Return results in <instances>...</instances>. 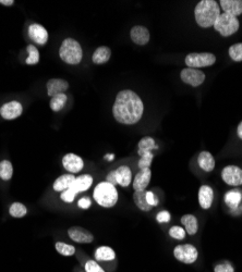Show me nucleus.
Returning <instances> with one entry per match:
<instances>
[{
	"instance_id": "nucleus-1",
	"label": "nucleus",
	"mask_w": 242,
	"mask_h": 272,
	"mask_svg": "<svg viewBox=\"0 0 242 272\" xmlns=\"http://www.w3.org/2000/svg\"><path fill=\"white\" fill-rule=\"evenodd\" d=\"M144 105L137 93L123 90L117 94L112 113L117 122L126 125L138 123L143 115Z\"/></svg>"
},
{
	"instance_id": "nucleus-2",
	"label": "nucleus",
	"mask_w": 242,
	"mask_h": 272,
	"mask_svg": "<svg viewBox=\"0 0 242 272\" xmlns=\"http://www.w3.org/2000/svg\"><path fill=\"white\" fill-rule=\"evenodd\" d=\"M219 15H221L219 4L214 0H202L194 9L196 23L203 29L214 26Z\"/></svg>"
},
{
	"instance_id": "nucleus-3",
	"label": "nucleus",
	"mask_w": 242,
	"mask_h": 272,
	"mask_svg": "<svg viewBox=\"0 0 242 272\" xmlns=\"http://www.w3.org/2000/svg\"><path fill=\"white\" fill-rule=\"evenodd\" d=\"M93 197L100 207L111 208L118 202V191L115 185L110 184L107 181L100 182L95 186L93 192Z\"/></svg>"
},
{
	"instance_id": "nucleus-4",
	"label": "nucleus",
	"mask_w": 242,
	"mask_h": 272,
	"mask_svg": "<svg viewBox=\"0 0 242 272\" xmlns=\"http://www.w3.org/2000/svg\"><path fill=\"white\" fill-rule=\"evenodd\" d=\"M59 55L60 59L66 63L71 65L79 64L83 58V51L80 43L70 37L66 38L59 48Z\"/></svg>"
},
{
	"instance_id": "nucleus-5",
	"label": "nucleus",
	"mask_w": 242,
	"mask_h": 272,
	"mask_svg": "<svg viewBox=\"0 0 242 272\" xmlns=\"http://www.w3.org/2000/svg\"><path fill=\"white\" fill-rule=\"evenodd\" d=\"M239 26L240 23L238 18L227 13H221L215 24H214V29L222 36L229 37L238 32Z\"/></svg>"
},
{
	"instance_id": "nucleus-6",
	"label": "nucleus",
	"mask_w": 242,
	"mask_h": 272,
	"mask_svg": "<svg viewBox=\"0 0 242 272\" xmlns=\"http://www.w3.org/2000/svg\"><path fill=\"white\" fill-rule=\"evenodd\" d=\"M184 62L188 68L200 69L213 65L216 62V57L211 53H192L185 57Z\"/></svg>"
},
{
	"instance_id": "nucleus-7",
	"label": "nucleus",
	"mask_w": 242,
	"mask_h": 272,
	"mask_svg": "<svg viewBox=\"0 0 242 272\" xmlns=\"http://www.w3.org/2000/svg\"><path fill=\"white\" fill-rule=\"evenodd\" d=\"M173 256L180 263L192 265L198 260L199 252L192 244H183V245H177L174 247Z\"/></svg>"
},
{
	"instance_id": "nucleus-8",
	"label": "nucleus",
	"mask_w": 242,
	"mask_h": 272,
	"mask_svg": "<svg viewBox=\"0 0 242 272\" xmlns=\"http://www.w3.org/2000/svg\"><path fill=\"white\" fill-rule=\"evenodd\" d=\"M180 77L185 84L190 86L198 87L203 84L205 81V74L204 72H202L199 69H192V68H185L180 73Z\"/></svg>"
},
{
	"instance_id": "nucleus-9",
	"label": "nucleus",
	"mask_w": 242,
	"mask_h": 272,
	"mask_svg": "<svg viewBox=\"0 0 242 272\" xmlns=\"http://www.w3.org/2000/svg\"><path fill=\"white\" fill-rule=\"evenodd\" d=\"M222 179L230 186L242 185V169L238 165H227L222 171Z\"/></svg>"
},
{
	"instance_id": "nucleus-10",
	"label": "nucleus",
	"mask_w": 242,
	"mask_h": 272,
	"mask_svg": "<svg viewBox=\"0 0 242 272\" xmlns=\"http://www.w3.org/2000/svg\"><path fill=\"white\" fill-rule=\"evenodd\" d=\"M23 112V106L18 101H11L3 104L0 108V115L4 120H15Z\"/></svg>"
},
{
	"instance_id": "nucleus-11",
	"label": "nucleus",
	"mask_w": 242,
	"mask_h": 272,
	"mask_svg": "<svg viewBox=\"0 0 242 272\" xmlns=\"http://www.w3.org/2000/svg\"><path fill=\"white\" fill-rule=\"evenodd\" d=\"M63 165L64 168L71 174L79 173L84 168V162L83 159L78 156L76 154L69 153L64 156L63 158Z\"/></svg>"
},
{
	"instance_id": "nucleus-12",
	"label": "nucleus",
	"mask_w": 242,
	"mask_h": 272,
	"mask_svg": "<svg viewBox=\"0 0 242 272\" xmlns=\"http://www.w3.org/2000/svg\"><path fill=\"white\" fill-rule=\"evenodd\" d=\"M68 235L73 242L79 244H89L94 241L92 233L82 226H71L68 230Z\"/></svg>"
},
{
	"instance_id": "nucleus-13",
	"label": "nucleus",
	"mask_w": 242,
	"mask_h": 272,
	"mask_svg": "<svg viewBox=\"0 0 242 272\" xmlns=\"http://www.w3.org/2000/svg\"><path fill=\"white\" fill-rule=\"evenodd\" d=\"M29 36L31 40L36 43L37 45H45L48 42V32L45 27L41 24L33 23L29 26Z\"/></svg>"
},
{
	"instance_id": "nucleus-14",
	"label": "nucleus",
	"mask_w": 242,
	"mask_h": 272,
	"mask_svg": "<svg viewBox=\"0 0 242 272\" xmlns=\"http://www.w3.org/2000/svg\"><path fill=\"white\" fill-rule=\"evenodd\" d=\"M151 177H152V171L150 168L140 169V171L137 173L132 183L134 192L145 191L146 187H148L150 184Z\"/></svg>"
},
{
	"instance_id": "nucleus-15",
	"label": "nucleus",
	"mask_w": 242,
	"mask_h": 272,
	"mask_svg": "<svg viewBox=\"0 0 242 272\" xmlns=\"http://www.w3.org/2000/svg\"><path fill=\"white\" fill-rule=\"evenodd\" d=\"M47 95L52 98L58 94H64L68 91L69 83L64 79H50L47 82Z\"/></svg>"
},
{
	"instance_id": "nucleus-16",
	"label": "nucleus",
	"mask_w": 242,
	"mask_h": 272,
	"mask_svg": "<svg viewBox=\"0 0 242 272\" xmlns=\"http://www.w3.org/2000/svg\"><path fill=\"white\" fill-rule=\"evenodd\" d=\"M130 37L134 44L140 46H144L150 42V32L142 25L133 26L130 32Z\"/></svg>"
},
{
	"instance_id": "nucleus-17",
	"label": "nucleus",
	"mask_w": 242,
	"mask_h": 272,
	"mask_svg": "<svg viewBox=\"0 0 242 272\" xmlns=\"http://www.w3.org/2000/svg\"><path fill=\"white\" fill-rule=\"evenodd\" d=\"M117 184L121 187H128L132 182V171L127 165H120L115 170Z\"/></svg>"
},
{
	"instance_id": "nucleus-18",
	"label": "nucleus",
	"mask_w": 242,
	"mask_h": 272,
	"mask_svg": "<svg viewBox=\"0 0 242 272\" xmlns=\"http://www.w3.org/2000/svg\"><path fill=\"white\" fill-rule=\"evenodd\" d=\"M199 204L200 206L207 210L212 207V204L214 201V191L211 186L202 185L199 190Z\"/></svg>"
},
{
	"instance_id": "nucleus-19",
	"label": "nucleus",
	"mask_w": 242,
	"mask_h": 272,
	"mask_svg": "<svg viewBox=\"0 0 242 272\" xmlns=\"http://www.w3.org/2000/svg\"><path fill=\"white\" fill-rule=\"evenodd\" d=\"M92 184H93L92 175L83 174V175L76 177V180H75V182H73V184L71 185L70 188L78 195L79 193H83V192H86L87 190H89V187L92 186Z\"/></svg>"
},
{
	"instance_id": "nucleus-20",
	"label": "nucleus",
	"mask_w": 242,
	"mask_h": 272,
	"mask_svg": "<svg viewBox=\"0 0 242 272\" xmlns=\"http://www.w3.org/2000/svg\"><path fill=\"white\" fill-rule=\"evenodd\" d=\"M219 3L224 13L234 15L236 18L242 14V0H221Z\"/></svg>"
},
{
	"instance_id": "nucleus-21",
	"label": "nucleus",
	"mask_w": 242,
	"mask_h": 272,
	"mask_svg": "<svg viewBox=\"0 0 242 272\" xmlns=\"http://www.w3.org/2000/svg\"><path fill=\"white\" fill-rule=\"evenodd\" d=\"M75 174H71V173H67V174H63L58 176L57 179H56V181L54 182V185H53V188L55 192H65L66 190H68V188L71 187V185L73 184V182H75L76 180Z\"/></svg>"
},
{
	"instance_id": "nucleus-22",
	"label": "nucleus",
	"mask_w": 242,
	"mask_h": 272,
	"mask_svg": "<svg viewBox=\"0 0 242 272\" xmlns=\"http://www.w3.org/2000/svg\"><path fill=\"white\" fill-rule=\"evenodd\" d=\"M94 257L97 263H108L116 259V253L110 246H99L94 252Z\"/></svg>"
},
{
	"instance_id": "nucleus-23",
	"label": "nucleus",
	"mask_w": 242,
	"mask_h": 272,
	"mask_svg": "<svg viewBox=\"0 0 242 272\" xmlns=\"http://www.w3.org/2000/svg\"><path fill=\"white\" fill-rule=\"evenodd\" d=\"M198 163L200 168L205 172H212L215 168V159L213 155L208 152L200 153L198 157Z\"/></svg>"
},
{
	"instance_id": "nucleus-24",
	"label": "nucleus",
	"mask_w": 242,
	"mask_h": 272,
	"mask_svg": "<svg viewBox=\"0 0 242 272\" xmlns=\"http://www.w3.org/2000/svg\"><path fill=\"white\" fill-rule=\"evenodd\" d=\"M181 223L184 226L185 232L189 235H195L199 230V222L195 216L193 215H184L181 217Z\"/></svg>"
},
{
	"instance_id": "nucleus-25",
	"label": "nucleus",
	"mask_w": 242,
	"mask_h": 272,
	"mask_svg": "<svg viewBox=\"0 0 242 272\" xmlns=\"http://www.w3.org/2000/svg\"><path fill=\"white\" fill-rule=\"evenodd\" d=\"M159 148V146L156 145V142L154 141L153 137L151 136H145L143 137L142 140H141L139 142V145H138V154L139 156H143V155L145 154H149V153H152L153 151H155V149Z\"/></svg>"
},
{
	"instance_id": "nucleus-26",
	"label": "nucleus",
	"mask_w": 242,
	"mask_h": 272,
	"mask_svg": "<svg viewBox=\"0 0 242 272\" xmlns=\"http://www.w3.org/2000/svg\"><path fill=\"white\" fill-rule=\"evenodd\" d=\"M111 57V51L109 47L100 46L94 52L92 55V61L95 64H104Z\"/></svg>"
},
{
	"instance_id": "nucleus-27",
	"label": "nucleus",
	"mask_w": 242,
	"mask_h": 272,
	"mask_svg": "<svg viewBox=\"0 0 242 272\" xmlns=\"http://www.w3.org/2000/svg\"><path fill=\"white\" fill-rule=\"evenodd\" d=\"M241 199H242V194L238 190L228 191L226 194H225V197H224L225 203H226L227 206L229 208H232L233 210L238 208Z\"/></svg>"
},
{
	"instance_id": "nucleus-28",
	"label": "nucleus",
	"mask_w": 242,
	"mask_h": 272,
	"mask_svg": "<svg viewBox=\"0 0 242 272\" xmlns=\"http://www.w3.org/2000/svg\"><path fill=\"white\" fill-rule=\"evenodd\" d=\"M133 201H134V204H136V206L144 213L151 212V210L153 209V207H152L151 205H149L148 201H146V191L134 192Z\"/></svg>"
},
{
	"instance_id": "nucleus-29",
	"label": "nucleus",
	"mask_w": 242,
	"mask_h": 272,
	"mask_svg": "<svg viewBox=\"0 0 242 272\" xmlns=\"http://www.w3.org/2000/svg\"><path fill=\"white\" fill-rule=\"evenodd\" d=\"M67 102H68V96H67L65 93L58 94V95H56L50 99L49 107L54 111V112H59V111L66 106Z\"/></svg>"
},
{
	"instance_id": "nucleus-30",
	"label": "nucleus",
	"mask_w": 242,
	"mask_h": 272,
	"mask_svg": "<svg viewBox=\"0 0 242 272\" xmlns=\"http://www.w3.org/2000/svg\"><path fill=\"white\" fill-rule=\"evenodd\" d=\"M13 175V166L9 160H2L0 163V179L2 181H10Z\"/></svg>"
},
{
	"instance_id": "nucleus-31",
	"label": "nucleus",
	"mask_w": 242,
	"mask_h": 272,
	"mask_svg": "<svg viewBox=\"0 0 242 272\" xmlns=\"http://www.w3.org/2000/svg\"><path fill=\"white\" fill-rule=\"evenodd\" d=\"M55 248L57 253L64 257H71L76 254V247L65 242H57L55 244Z\"/></svg>"
},
{
	"instance_id": "nucleus-32",
	"label": "nucleus",
	"mask_w": 242,
	"mask_h": 272,
	"mask_svg": "<svg viewBox=\"0 0 242 272\" xmlns=\"http://www.w3.org/2000/svg\"><path fill=\"white\" fill-rule=\"evenodd\" d=\"M9 214L13 218H23L27 214V208L24 204L15 202L9 208Z\"/></svg>"
},
{
	"instance_id": "nucleus-33",
	"label": "nucleus",
	"mask_w": 242,
	"mask_h": 272,
	"mask_svg": "<svg viewBox=\"0 0 242 272\" xmlns=\"http://www.w3.org/2000/svg\"><path fill=\"white\" fill-rule=\"evenodd\" d=\"M26 52L29 54V57L26 58L25 63L29 65H35L39 61V52L34 45H29L26 48Z\"/></svg>"
},
{
	"instance_id": "nucleus-34",
	"label": "nucleus",
	"mask_w": 242,
	"mask_h": 272,
	"mask_svg": "<svg viewBox=\"0 0 242 272\" xmlns=\"http://www.w3.org/2000/svg\"><path fill=\"white\" fill-rule=\"evenodd\" d=\"M229 57L236 62H241L242 61V43L235 44L229 48Z\"/></svg>"
},
{
	"instance_id": "nucleus-35",
	"label": "nucleus",
	"mask_w": 242,
	"mask_h": 272,
	"mask_svg": "<svg viewBox=\"0 0 242 272\" xmlns=\"http://www.w3.org/2000/svg\"><path fill=\"white\" fill-rule=\"evenodd\" d=\"M169 235L172 237L173 240H178V241H182L185 238V235H187V232L183 229V227L179 226V225H173L170 227L169 230Z\"/></svg>"
},
{
	"instance_id": "nucleus-36",
	"label": "nucleus",
	"mask_w": 242,
	"mask_h": 272,
	"mask_svg": "<svg viewBox=\"0 0 242 272\" xmlns=\"http://www.w3.org/2000/svg\"><path fill=\"white\" fill-rule=\"evenodd\" d=\"M85 272H106L95 259H89L84 265Z\"/></svg>"
},
{
	"instance_id": "nucleus-37",
	"label": "nucleus",
	"mask_w": 242,
	"mask_h": 272,
	"mask_svg": "<svg viewBox=\"0 0 242 272\" xmlns=\"http://www.w3.org/2000/svg\"><path fill=\"white\" fill-rule=\"evenodd\" d=\"M153 158H154L153 153H149V154L143 155V156H141L139 160V168L140 169L150 168L152 163H153Z\"/></svg>"
},
{
	"instance_id": "nucleus-38",
	"label": "nucleus",
	"mask_w": 242,
	"mask_h": 272,
	"mask_svg": "<svg viewBox=\"0 0 242 272\" xmlns=\"http://www.w3.org/2000/svg\"><path fill=\"white\" fill-rule=\"evenodd\" d=\"M214 272H235V268L232 263L222 262L216 264L214 267Z\"/></svg>"
},
{
	"instance_id": "nucleus-39",
	"label": "nucleus",
	"mask_w": 242,
	"mask_h": 272,
	"mask_svg": "<svg viewBox=\"0 0 242 272\" xmlns=\"http://www.w3.org/2000/svg\"><path fill=\"white\" fill-rule=\"evenodd\" d=\"M76 196H77V194L73 192L71 188H68V190H66L65 192L61 193V195H60V199L63 202L67 203V204H70L72 202H75V199H76Z\"/></svg>"
},
{
	"instance_id": "nucleus-40",
	"label": "nucleus",
	"mask_w": 242,
	"mask_h": 272,
	"mask_svg": "<svg viewBox=\"0 0 242 272\" xmlns=\"http://www.w3.org/2000/svg\"><path fill=\"white\" fill-rule=\"evenodd\" d=\"M171 216L170 213L167 212V210H162V212H160L156 216V220L160 222V223H168L170 221Z\"/></svg>"
},
{
	"instance_id": "nucleus-41",
	"label": "nucleus",
	"mask_w": 242,
	"mask_h": 272,
	"mask_svg": "<svg viewBox=\"0 0 242 272\" xmlns=\"http://www.w3.org/2000/svg\"><path fill=\"white\" fill-rule=\"evenodd\" d=\"M146 201H148L149 205H151L153 208L159 205V198L154 195V193L152 191L146 192Z\"/></svg>"
},
{
	"instance_id": "nucleus-42",
	"label": "nucleus",
	"mask_w": 242,
	"mask_h": 272,
	"mask_svg": "<svg viewBox=\"0 0 242 272\" xmlns=\"http://www.w3.org/2000/svg\"><path fill=\"white\" fill-rule=\"evenodd\" d=\"M78 206H79V208H81V209H88L89 207L92 206L91 199H89L88 197L80 198V199H79V202H78Z\"/></svg>"
},
{
	"instance_id": "nucleus-43",
	"label": "nucleus",
	"mask_w": 242,
	"mask_h": 272,
	"mask_svg": "<svg viewBox=\"0 0 242 272\" xmlns=\"http://www.w3.org/2000/svg\"><path fill=\"white\" fill-rule=\"evenodd\" d=\"M106 181L108 182V183H110V184H112V185H115V186L117 185V181H116V176H115V171L109 172L108 175H107Z\"/></svg>"
},
{
	"instance_id": "nucleus-44",
	"label": "nucleus",
	"mask_w": 242,
	"mask_h": 272,
	"mask_svg": "<svg viewBox=\"0 0 242 272\" xmlns=\"http://www.w3.org/2000/svg\"><path fill=\"white\" fill-rule=\"evenodd\" d=\"M14 1L13 0H0V4L5 5V7H10V5H13Z\"/></svg>"
},
{
	"instance_id": "nucleus-45",
	"label": "nucleus",
	"mask_w": 242,
	"mask_h": 272,
	"mask_svg": "<svg viewBox=\"0 0 242 272\" xmlns=\"http://www.w3.org/2000/svg\"><path fill=\"white\" fill-rule=\"evenodd\" d=\"M237 133H238V136L240 140H242V121L239 123L238 125V129H237Z\"/></svg>"
},
{
	"instance_id": "nucleus-46",
	"label": "nucleus",
	"mask_w": 242,
	"mask_h": 272,
	"mask_svg": "<svg viewBox=\"0 0 242 272\" xmlns=\"http://www.w3.org/2000/svg\"><path fill=\"white\" fill-rule=\"evenodd\" d=\"M114 158H115V155H114V154H111V155H106V156H105V159L108 160V162H111V160L114 159Z\"/></svg>"
}]
</instances>
